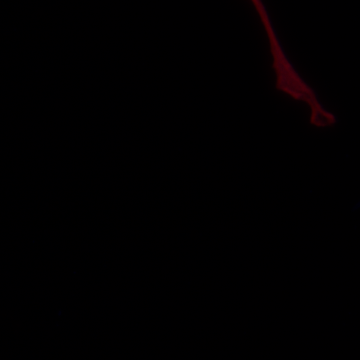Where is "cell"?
Segmentation results:
<instances>
[{"mask_svg": "<svg viewBox=\"0 0 360 360\" xmlns=\"http://www.w3.org/2000/svg\"><path fill=\"white\" fill-rule=\"evenodd\" d=\"M257 0H252L253 4H255V2H257Z\"/></svg>", "mask_w": 360, "mask_h": 360, "instance_id": "cell-1", "label": "cell"}]
</instances>
